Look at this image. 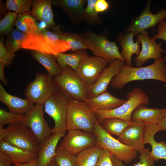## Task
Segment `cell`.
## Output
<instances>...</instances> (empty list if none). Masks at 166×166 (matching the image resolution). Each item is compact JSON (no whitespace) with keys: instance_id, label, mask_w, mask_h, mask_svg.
I'll use <instances>...</instances> for the list:
<instances>
[{"instance_id":"1","label":"cell","mask_w":166,"mask_h":166,"mask_svg":"<svg viewBox=\"0 0 166 166\" xmlns=\"http://www.w3.org/2000/svg\"><path fill=\"white\" fill-rule=\"evenodd\" d=\"M162 58L155 60L151 65L143 67H133L123 65L119 72L110 83L115 89L123 88L132 81L153 79L166 83V63Z\"/></svg>"},{"instance_id":"2","label":"cell","mask_w":166,"mask_h":166,"mask_svg":"<svg viewBox=\"0 0 166 166\" xmlns=\"http://www.w3.org/2000/svg\"><path fill=\"white\" fill-rule=\"evenodd\" d=\"M22 48L34 50L55 55L70 50L69 43L62 40L48 28L39 26L33 34L27 35L22 43Z\"/></svg>"},{"instance_id":"3","label":"cell","mask_w":166,"mask_h":166,"mask_svg":"<svg viewBox=\"0 0 166 166\" xmlns=\"http://www.w3.org/2000/svg\"><path fill=\"white\" fill-rule=\"evenodd\" d=\"M23 150L38 154L40 144L31 130L21 121L0 127V141Z\"/></svg>"},{"instance_id":"4","label":"cell","mask_w":166,"mask_h":166,"mask_svg":"<svg viewBox=\"0 0 166 166\" xmlns=\"http://www.w3.org/2000/svg\"><path fill=\"white\" fill-rule=\"evenodd\" d=\"M127 101L119 107L107 111L101 110L92 108L97 120L101 124L105 119L111 117L117 118L127 122L131 121V115L134 109L139 105H148L149 103L147 95L138 87H135L126 95Z\"/></svg>"},{"instance_id":"5","label":"cell","mask_w":166,"mask_h":166,"mask_svg":"<svg viewBox=\"0 0 166 166\" xmlns=\"http://www.w3.org/2000/svg\"><path fill=\"white\" fill-rule=\"evenodd\" d=\"M96 120L92 108L84 101L69 100L66 117L67 131L79 130L93 133Z\"/></svg>"},{"instance_id":"6","label":"cell","mask_w":166,"mask_h":166,"mask_svg":"<svg viewBox=\"0 0 166 166\" xmlns=\"http://www.w3.org/2000/svg\"><path fill=\"white\" fill-rule=\"evenodd\" d=\"M60 75L53 77L57 90L69 100L84 101L87 98L88 87L75 71L65 66Z\"/></svg>"},{"instance_id":"7","label":"cell","mask_w":166,"mask_h":166,"mask_svg":"<svg viewBox=\"0 0 166 166\" xmlns=\"http://www.w3.org/2000/svg\"><path fill=\"white\" fill-rule=\"evenodd\" d=\"M93 133L97 145L106 149L125 163H130L136 157L137 152L134 147L125 145L113 137L103 128L97 119Z\"/></svg>"},{"instance_id":"8","label":"cell","mask_w":166,"mask_h":166,"mask_svg":"<svg viewBox=\"0 0 166 166\" xmlns=\"http://www.w3.org/2000/svg\"><path fill=\"white\" fill-rule=\"evenodd\" d=\"M83 40L94 56L101 57L109 63L117 59L124 61L116 43L105 36L86 30L82 34Z\"/></svg>"},{"instance_id":"9","label":"cell","mask_w":166,"mask_h":166,"mask_svg":"<svg viewBox=\"0 0 166 166\" xmlns=\"http://www.w3.org/2000/svg\"><path fill=\"white\" fill-rule=\"evenodd\" d=\"M57 90L52 77L48 74L36 73L34 80L26 86L24 94L26 99L33 103L44 105Z\"/></svg>"},{"instance_id":"10","label":"cell","mask_w":166,"mask_h":166,"mask_svg":"<svg viewBox=\"0 0 166 166\" xmlns=\"http://www.w3.org/2000/svg\"><path fill=\"white\" fill-rule=\"evenodd\" d=\"M68 101L65 96L57 90L45 102L44 112L52 118L54 122L52 133H66Z\"/></svg>"},{"instance_id":"11","label":"cell","mask_w":166,"mask_h":166,"mask_svg":"<svg viewBox=\"0 0 166 166\" xmlns=\"http://www.w3.org/2000/svg\"><path fill=\"white\" fill-rule=\"evenodd\" d=\"M59 146L76 155L96 145V137L93 133L79 130L68 131Z\"/></svg>"},{"instance_id":"12","label":"cell","mask_w":166,"mask_h":166,"mask_svg":"<svg viewBox=\"0 0 166 166\" xmlns=\"http://www.w3.org/2000/svg\"><path fill=\"white\" fill-rule=\"evenodd\" d=\"M44 105L36 104L25 114L21 121L32 131L40 144L52 132L44 116Z\"/></svg>"},{"instance_id":"13","label":"cell","mask_w":166,"mask_h":166,"mask_svg":"<svg viewBox=\"0 0 166 166\" xmlns=\"http://www.w3.org/2000/svg\"><path fill=\"white\" fill-rule=\"evenodd\" d=\"M109 62L102 58L88 55L80 62L75 70L87 87L93 85Z\"/></svg>"},{"instance_id":"14","label":"cell","mask_w":166,"mask_h":166,"mask_svg":"<svg viewBox=\"0 0 166 166\" xmlns=\"http://www.w3.org/2000/svg\"><path fill=\"white\" fill-rule=\"evenodd\" d=\"M150 2L148 1L145 9L127 28L128 33L132 32L134 36L140 34L146 29L153 28L159 23L166 20V9L153 14L150 11Z\"/></svg>"},{"instance_id":"15","label":"cell","mask_w":166,"mask_h":166,"mask_svg":"<svg viewBox=\"0 0 166 166\" xmlns=\"http://www.w3.org/2000/svg\"><path fill=\"white\" fill-rule=\"evenodd\" d=\"M148 31H144L137 35L142 46L139 55L134 58L138 67H141L149 59L155 61L162 58L161 53H166L162 47L161 42L156 43L153 38L148 37Z\"/></svg>"},{"instance_id":"16","label":"cell","mask_w":166,"mask_h":166,"mask_svg":"<svg viewBox=\"0 0 166 166\" xmlns=\"http://www.w3.org/2000/svg\"><path fill=\"white\" fill-rule=\"evenodd\" d=\"M125 61L117 59L109 63L100 74L96 82L88 87L87 98L95 97L107 91L109 85L120 71Z\"/></svg>"},{"instance_id":"17","label":"cell","mask_w":166,"mask_h":166,"mask_svg":"<svg viewBox=\"0 0 166 166\" xmlns=\"http://www.w3.org/2000/svg\"><path fill=\"white\" fill-rule=\"evenodd\" d=\"M146 124L143 122L131 121L117 139L124 144L134 147L137 152L144 149V137Z\"/></svg>"},{"instance_id":"18","label":"cell","mask_w":166,"mask_h":166,"mask_svg":"<svg viewBox=\"0 0 166 166\" xmlns=\"http://www.w3.org/2000/svg\"><path fill=\"white\" fill-rule=\"evenodd\" d=\"M65 134L53 133L49 136L40 144L39 149L36 158L37 166H49L56 153L57 144Z\"/></svg>"},{"instance_id":"19","label":"cell","mask_w":166,"mask_h":166,"mask_svg":"<svg viewBox=\"0 0 166 166\" xmlns=\"http://www.w3.org/2000/svg\"><path fill=\"white\" fill-rule=\"evenodd\" d=\"M52 5L61 10L72 24H77L85 20V0H51Z\"/></svg>"},{"instance_id":"20","label":"cell","mask_w":166,"mask_h":166,"mask_svg":"<svg viewBox=\"0 0 166 166\" xmlns=\"http://www.w3.org/2000/svg\"><path fill=\"white\" fill-rule=\"evenodd\" d=\"M145 105L140 104L134 109L131 115V121H140L146 124H158L166 114V108H148Z\"/></svg>"},{"instance_id":"21","label":"cell","mask_w":166,"mask_h":166,"mask_svg":"<svg viewBox=\"0 0 166 166\" xmlns=\"http://www.w3.org/2000/svg\"><path fill=\"white\" fill-rule=\"evenodd\" d=\"M160 131L161 129L158 124H146L144 143L151 146V156L156 161L161 159L166 160V143L164 141L157 142L154 139L155 134Z\"/></svg>"},{"instance_id":"22","label":"cell","mask_w":166,"mask_h":166,"mask_svg":"<svg viewBox=\"0 0 166 166\" xmlns=\"http://www.w3.org/2000/svg\"><path fill=\"white\" fill-rule=\"evenodd\" d=\"M0 101L7 106L10 112L20 114H26L34 105L26 98L23 99L10 94L1 83Z\"/></svg>"},{"instance_id":"23","label":"cell","mask_w":166,"mask_h":166,"mask_svg":"<svg viewBox=\"0 0 166 166\" xmlns=\"http://www.w3.org/2000/svg\"><path fill=\"white\" fill-rule=\"evenodd\" d=\"M127 100L118 98L106 91L95 97L87 98L84 102L92 108L107 111L119 107Z\"/></svg>"},{"instance_id":"24","label":"cell","mask_w":166,"mask_h":166,"mask_svg":"<svg viewBox=\"0 0 166 166\" xmlns=\"http://www.w3.org/2000/svg\"><path fill=\"white\" fill-rule=\"evenodd\" d=\"M51 0H33L30 12L31 15L46 24L47 27L56 25L51 6Z\"/></svg>"},{"instance_id":"25","label":"cell","mask_w":166,"mask_h":166,"mask_svg":"<svg viewBox=\"0 0 166 166\" xmlns=\"http://www.w3.org/2000/svg\"><path fill=\"white\" fill-rule=\"evenodd\" d=\"M133 34L131 32L126 35L119 34L117 36V41L119 42L122 47L121 54L124 59L125 65L132 66V57L135 54L138 56L140 52V43L137 38L136 42H133Z\"/></svg>"},{"instance_id":"26","label":"cell","mask_w":166,"mask_h":166,"mask_svg":"<svg viewBox=\"0 0 166 166\" xmlns=\"http://www.w3.org/2000/svg\"><path fill=\"white\" fill-rule=\"evenodd\" d=\"M0 151L8 154L14 164H26L35 160L38 154L25 150L9 144L3 140L0 141Z\"/></svg>"},{"instance_id":"27","label":"cell","mask_w":166,"mask_h":166,"mask_svg":"<svg viewBox=\"0 0 166 166\" xmlns=\"http://www.w3.org/2000/svg\"><path fill=\"white\" fill-rule=\"evenodd\" d=\"M31 50L32 56L46 69L50 76L53 77L62 73V70L53 55L36 50Z\"/></svg>"},{"instance_id":"28","label":"cell","mask_w":166,"mask_h":166,"mask_svg":"<svg viewBox=\"0 0 166 166\" xmlns=\"http://www.w3.org/2000/svg\"><path fill=\"white\" fill-rule=\"evenodd\" d=\"M49 28L60 39L69 43L72 51L75 52L80 49H89L83 40L82 34L65 32L62 30L61 26L59 25H56Z\"/></svg>"},{"instance_id":"29","label":"cell","mask_w":166,"mask_h":166,"mask_svg":"<svg viewBox=\"0 0 166 166\" xmlns=\"http://www.w3.org/2000/svg\"><path fill=\"white\" fill-rule=\"evenodd\" d=\"M89 55L86 49H80L69 54L58 53L53 55L61 69L65 66L71 67L76 70L81 61Z\"/></svg>"},{"instance_id":"30","label":"cell","mask_w":166,"mask_h":166,"mask_svg":"<svg viewBox=\"0 0 166 166\" xmlns=\"http://www.w3.org/2000/svg\"><path fill=\"white\" fill-rule=\"evenodd\" d=\"M35 20L32 16L30 12L19 14L15 22L16 28L27 35L34 34L38 26Z\"/></svg>"},{"instance_id":"31","label":"cell","mask_w":166,"mask_h":166,"mask_svg":"<svg viewBox=\"0 0 166 166\" xmlns=\"http://www.w3.org/2000/svg\"><path fill=\"white\" fill-rule=\"evenodd\" d=\"M130 123L121 119L111 117L105 119L100 125L110 134L119 136Z\"/></svg>"},{"instance_id":"32","label":"cell","mask_w":166,"mask_h":166,"mask_svg":"<svg viewBox=\"0 0 166 166\" xmlns=\"http://www.w3.org/2000/svg\"><path fill=\"white\" fill-rule=\"evenodd\" d=\"M101 148L96 145L80 153L77 155L76 166H94Z\"/></svg>"},{"instance_id":"33","label":"cell","mask_w":166,"mask_h":166,"mask_svg":"<svg viewBox=\"0 0 166 166\" xmlns=\"http://www.w3.org/2000/svg\"><path fill=\"white\" fill-rule=\"evenodd\" d=\"M27 37L26 34L17 28L14 29L7 35L5 46L9 52L14 53L22 48V43Z\"/></svg>"},{"instance_id":"34","label":"cell","mask_w":166,"mask_h":166,"mask_svg":"<svg viewBox=\"0 0 166 166\" xmlns=\"http://www.w3.org/2000/svg\"><path fill=\"white\" fill-rule=\"evenodd\" d=\"M138 152L140 154L138 157L140 160L132 166H155L154 164L155 160L148 148H144ZM112 159L113 166H125L123 161L114 155H112Z\"/></svg>"},{"instance_id":"35","label":"cell","mask_w":166,"mask_h":166,"mask_svg":"<svg viewBox=\"0 0 166 166\" xmlns=\"http://www.w3.org/2000/svg\"><path fill=\"white\" fill-rule=\"evenodd\" d=\"M53 160L58 166H76L77 156L58 146Z\"/></svg>"},{"instance_id":"36","label":"cell","mask_w":166,"mask_h":166,"mask_svg":"<svg viewBox=\"0 0 166 166\" xmlns=\"http://www.w3.org/2000/svg\"><path fill=\"white\" fill-rule=\"evenodd\" d=\"M97 0H88L87 5L85 9V20L89 25L100 24L102 21L98 13L95 10V5Z\"/></svg>"},{"instance_id":"37","label":"cell","mask_w":166,"mask_h":166,"mask_svg":"<svg viewBox=\"0 0 166 166\" xmlns=\"http://www.w3.org/2000/svg\"><path fill=\"white\" fill-rule=\"evenodd\" d=\"M33 1V0H7L5 7L9 11H13L20 14L29 11Z\"/></svg>"},{"instance_id":"38","label":"cell","mask_w":166,"mask_h":166,"mask_svg":"<svg viewBox=\"0 0 166 166\" xmlns=\"http://www.w3.org/2000/svg\"><path fill=\"white\" fill-rule=\"evenodd\" d=\"M18 14L9 11L0 21V34L8 35L14 30V25Z\"/></svg>"},{"instance_id":"39","label":"cell","mask_w":166,"mask_h":166,"mask_svg":"<svg viewBox=\"0 0 166 166\" xmlns=\"http://www.w3.org/2000/svg\"><path fill=\"white\" fill-rule=\"evenodd\" d=\"M25 114H18L5 109H0V127H3L6 124H9L21 121L25 117Z\"/></svg>"},{"instance_id":"40","label":"cell","mask_w":166,"mask_h":166,"mask_svg":"<svg viewBox=\"0 0 166 166\" xmlns=\"http://www.w3.org/2000/svg\"><path fill=\"white\" fill-rule=\"evenodd\" d=\"M4 38L1 37L0 40V62L9 67L11 65L13 59L16 55L7 50L4 43Z\"/></svg>"},{"instance_id":"41","label":"cell","mask_w":166,"mask_h":166,"mask_svg":"<svg viewBox=\"0 0 166 166\" xmlns=\"http://www.w3.org/2000/svg\"><path fill=\"white\" fill-rule=\"evenodd\" d=\"M112 155L106 149L102 148L94 166H113Z\"/></svg>"},{"instance_id":"42","label":"cell","mask_w":166,"mask_h":166,"mask_svg":"<svg viewBox=\"0 0 166 166\" xmlns=\"http://www.w3.org/2000/svg\"><path fill=\"white\" fill-rule=\"evenodd\" d=\"M155 40L160 39L166 41V22L163 21L159 23L157 26V33L153 37Z\"/></svg>"},{"instance_id":"43","label":"cell","mask_w":166,"mask_h":166,"mask_svg":"<svg viewBox=\"0 0 166 166\" xmlns=\"http://www.w3.org/2000/svg\"><path fill=\"white\" fill-rule=\"evenodd\" d=\"M109 7L108 2L105 0H97L95 5L96 11L98 13L105 11Z\"/></svg>"},{"instance_id":"44","label":"cell","mask_w":166,"mask_h":166,"mask_svg":"<svg viewBox=\"0 0 166 166\" xmlns=\"http://www.w3.org/2000/svg\"><path fill=\"white\" fill-rule=\"evenodd\" d=\"M13 162L7 154L0 151V166H12Z\"/></svg>"},{"instance_id":"45","label":"cell","mask_w":166,"mask_h":166,"mask_svg":"<svg viewBox=\"0 0 166 166\" xmlns=\"http://www.w3.org/2000/svg\"><path fill=\"white\" fill-rule=\"evenodd\" d=\"M5 66L4 64L0 62V80L4 85L6 86L8 83L5 76L4 69Z\"/></svg>"},{"instance_id":"46","label":"cell","mask_w":166,"mask_h":166,"mask_svg":"<svg viewBox=\"0 0 166 166\" xmlns=\"http://www.w3.org/2000/svg\"><path fill=\"white\" fill-rule=\"evenodd\" d=\"M161 131H166V114L161 121L158 124Z\"/></svg>"},{"instance_id":"47","label":"cell","mask_w":166,"mask_h":166,"mask_svg":"<svg viewBox=\"0 0 166 166\" xmlns=\"http://www.w3.org/2000/svg\"><path fill=\"white\" fill-rule=\"evenodd\" d=\"M18 166H37L36 158L34 160L27 163L26 164H14Z\"/></svg>"},{"instance_id":"48","label":"cell","mask_w":166,"mask_h":166,"mask_svg":"<svg viewBox=\"0 0 166 166\" xmlns=\"http://www.w3.org/2000/svg\"><path fill=\"white\" fill-rule=\"evenodd\" d=\"M49 166H58L57 164L53 160L51 164Z\"/></svg>"},{"instance_id":"49","label":"cell","mask_w":166,"mask_h":166,"mask_svg":"<svg viewBox=\"0 0 166 166\" xmlns=\"http://www.w3.org/2000/svg\"><path fill=\"white\" fill-rule=\"evenodd\" d=\"M12 166H18L15 164H13L12 165Z\"/></svg>"},{"instance_id":"50","label":"cell","mask_w":166,"mask_h":166,"mask_svg":"<svg viewBox=\"0 0 166 166\" xmlns=\"http://www.w3.org/2000/svg\"><path fill=\"white\" fill-rule=\"evenodd\" d=\"M163 59L165 61H166V56L165 57H164L163 58Z\"/></svg>"}]
</instances>
